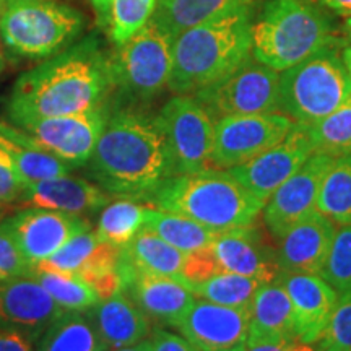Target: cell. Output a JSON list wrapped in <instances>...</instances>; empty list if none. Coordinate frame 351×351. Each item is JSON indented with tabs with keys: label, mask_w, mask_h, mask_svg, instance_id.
<instances>
[{
	"label": "cell",
	"mask_w": 351,
	"mask_h": 351,
	"mask_svg": "<svg viewBox=\"0 0 351 351\" xmlns=\"http://www.w3.org/2000/svg\"><path fill=\"white\" fill-rule=\"evenodd\" d=\"M111 101L109 52L96 34H90L21 73L8 95L7 114L19 125L39 117L85 112Z\"/></svg>",
	"instance_id": "6da1fadb"
},
{
	"label": "cell",
	"mask_w": 351,
	"mask_h": 351,
	"mask_svg": "<svg viewBox=\"0 0 351 351\" xmlns=\"http://www.w3.org/2000/svg\"><path fill=\"white\" fill-rule=\"evenodd\" d=\"M85 168L108 194L148 204L176 176L158 114L114 103Z\"/></svg>",
	"instance_id": "7a4b0ae2"
},
{
	"label": "cell",
	"mask_w": 351,
	"mask_h": 351,
	"mask_svg": "<svg viewBox=\"0 0 351 351\" xmlns=\"http://www.w3.org/2000/svg\"><path fill=\"white\" fill-rule=\"evenodd\" d=\"M252 5L179 33L173 43V70L168 88L194 95L230 75L252 56Z\"/></svg>",
	"instance_id": "3957f363"
},
{
	"label": "cell",
	"mask_w": 351,
	"mask_h": 351,
	"mask_svg": "<svg viewBox=\"0 0 351 351\" xmlns=\"http://www.w3.org/2000/svg\"><path fill=\"white\" fill-rule=\"evenodd\" d=\"M150 204L195 219L215 231L256 225L265 207L230 171L210 168L173 176Z\"/></svg>",
	"instance_id": "277c9868"
},
{
	"label": "cell",
	"mask_w": 351,
	"mask_h": 351,
	"mask_svg": "<svg viewBox=\"0 0 351 351\" xmlns=\"http://www.w3.org/2000/svg\"><path fill=\"white\" fill-rule=\"evenodd\" d=\"M335 44L330 19L307 0H265L252 21V57L276 72Z\"/></svg>",
	"instance_id": "5b68a950"
},
{
	"label": "cell",
	"mask_w": 351,
	"mask_h": 351,
	"mask_svg": "<svg viewBox=\"0 0 351 351\" xmlns=\"http://www.w3.org/2000/svg\"><path fill=\"white\" fill-rule=\"evenodd\" d=\"M86 29V16L62 0H7L0 38L13 57L41 60L52 57Z\"/></svg>",
	"instance_id": "8992f818"
},
{
	"label": "cell",
	"mask_w": 351,
	"mask_h": 351,
	"mask_svg": "<svg viewBox=\"0 0 351 351\" xmlns=\"http://www.w3.org/2000/svg\"><path fill=\"white\" fill-rule=\"evenodd\" d=\"M351 98V75L335 46L280 72L278 112L300 124H315Z\"/></svg>",
	"instance_id": "52a82bcc"
},
{
	"label": "cell",
	"mask_w": 351,
	"mask_h": 351,
	"mask_svg": "<svg viewBox=\"0 0 351 351\" xmlns=\"http://www.w3.org/2000/svg\"><path fill=\"white\" fill-rule=\"evenodd\" d=\"M174 36L150 20L109 52L112 103L140 106L168 88L173 70Z\"/></svg>",
	"instance_id": "ba28073f"
},
{
	"label": "cell",
	"mask_w": 351,
	"mask_h": 351,
	"mask_svg": "<svg viewBox=\"0 0 351 351\" xmlns=\"http://www.w3.org/2000/svg\"><path fill=\"white\" fill-rule=\"evenodd\" d=\"M280 72L251 56L230 75L194 93L213 121L226 116L278 112Z\"/></svg>",
	"instance_id": "9c48e42d"
},
{
	"label": "cell",
	"mask_w": 351,
	"mask_h": 351,
	"mask_svg": "<svg viewBox=\"0 0 351 351\" xmlns=\"http://www.w3.org/2000/svg\"><path fill=\"white\" fill-rule=\"evenodd\" d=\"M173 160L174 174L208 169L215 121L195 96L176 95L158 112Z\"/></svg>",
	"instance_id": "30bf717a"
},
{
	"label": "cell",
	"mask_w": 351,
	"mask_h": 351,
	"mask_svg": "<svg viewBox=\"0 0 351 351\" xmlns=\"http://www.w3.org/2000/svg\"><path fill=\"white\" fill-rule=\"evenodd\" d=\"M295 121L282 112L226 116L215 121L210 169H231L275 147L289 134Z\"/></svg>",
	"instance_id": "8fae6325"
},
{
	"label": "cell",
	"mask_w": 351,
	"mask_h": 351,
	"mask_svg": "<svg viewBox=\"0 0 351 351\" xmlns=\"http://www.w3.org/2000/svg\"><path fill=\"white\" fill-rule=\"evenodd\" d=\"M112 101L90 111L69 116L39 117L15 125L51 152L52 155L75 168H85L109 119Z\"/></svg>",
	"instance_id": "7c38bea8"
},
{
	"label": "cell",
	"mask_w": 351,
	"mask_h": 351,
	"mask_svg": "<svg viewBox=\"0 0 351 351\" xmlns=\"http://www.w3.org/2000/svg\"><path fill=\"white\" fill-rule=\"evenodd\" d=\"M335 158L315 152L288 181H285L262 210L263 228L276 244L287 232L315 210L320 186Z\"/></svg>",
	"instance_id": "4fadbf2b"
},
{
	"label": "cell",
	"mask_w": 351,
	"mask_h": 351,
	"mask_svg": "<svg viewBox=\"0 0 351 351\" xmlns=\"http://www.w3.org/2000/svg\"><path fill=\"white\" fill-rule=\"evenodd\" d=\"M315 153L306 124L295 122L282 142L252 158L247 163L228 169L251 194L263 204Z\"/></svg>",
	"instance_id": "5bb4252c"
},
{
	"label": "cell",
	"mask_w": 351,
	"mask_h": 351,
	"mask_svg": "<svg viewBox=\"0 0 351 351\" xmlns=\"http://www.w3.org/2000/svg\"><path fill=\"white\" fill-rule=\"evenodd\" d=\"M176 328L202 351H244L249 309L195 300Z\"/></svg>",
	"instance_id": "9a60e30c"
},
{
	"label": "cell",
	"mask_w": 351,
	"mask_h": 351,
	"mask_svg": "<svg viewBox=\"0 0 351 351\" xmlns=\"http://www.w3.org/2000/svg\"><path fill=\"white\" fill-rule=\"evenodd\" d=\"M119 269L122 291L142 309L148 319L160 326L176 328L195 301L192 285L182 280L137 270L122 262V258Z\"/></svg>",
	"instance_id": "2e32d148"
},
{
	"label": "cell",
	"mask_w": 351,
	"mask_h": 351,
	"mask_svg": "<svg viewBox=\"0 0 351 351\" xmlns=\"http://www.w3.org/2000/svg\"><path fill=\"white\" fill-rule=\"evenodd\" d=\"M64 313L32 271L0 282V326L26 333L34 343Z\"/></svg>",
	"instance_id": "e0dca14e"
},
{
	"label": "cell",
	"mask_w": 351,
	"mask_h": 351,
	"mask_svg": "<svg viewBox=\"0 0 351 351\" xmlns=\"http://www.w3.org/2000/svg\"><path fill=\"white\" fill-rule=\"evenodd\" d=\"M21 252L32 263L46 261L73 236L91 230L90 221L80 215L29 207L5 218Z\"/></svg>",
	"instance_id": "ac0fdd59"
},
{
	"label": "cell",
	"mask_w": 351,
	"mask_h": 351,
	"mask_svg": "<svg viewBox=\"0 0 351 351\" xmlns=\"http://www.w3.org/2000/svg\"><path fill=\"white\" fill-rule=\"evenodd\" d=\"M210 251L219 271L251 276L262 283L275 282L280 275L276 249L257 225L218 231Z\"/></svg>",
	"instance_id": "d6986e66"
},
{
	"label": "cell",
	"mask_w": 351,
	"mask_h": 351,
	"mask_svg": "<svg viewBox=\"0 0 351 351\" xmlns=\"http://www.w3.org/2000/svg\"><path fill=\"white\" fill-rule=\"evenodd\" d=\"M293 306V330L301 343L314 345L326 330L340 295L320 275L280 271Z\"/></svg>",
	"instance_id": "ffe728a7"
},
{
	"label": "cell",
	"mask_w": 351,
	"mask_h": 351,
	"mask_svg": "<svg viewBox=\"0 0 351 351\" xmlns=\"http://www.w3.org/2000/svg\"><path fill=\"white\" fill-rule=\"evenodd\" d=\"M335 223L317 210L311 212L283 236L276 247L280 271L320 275L330 252Z\"/></svg>",
	"instance_id": "44dd1931"
},
{
	"label": "cell",
	"mask_w": 351,
	"mask_h": 351,
	"mask_svg": "<svg viewBox=\"0 0 351 351\" xmlns=\"http://www.w3.org/2000/svg\"><path fill=\"white\" fill-rule=\"evenodd\" d=\"M108 194L98 184L70 174L43 179L29 184L23 202L29 207L56 210V212L82 215L95 213L109 204Z\"/></svg>",
	"instance_id": "7402d4cb"
},
{
	"label": "cell",
	"mask_w": 351,
	"mask_h": 351,
	"mask_svg": "<svg viewBox=\"0 0 351 351\" xmlns=\"http://www.w3.org/2000/svg\"><path fill=\"white\" fill-rule=\"evenodd\" d=\"M98 333L99 343L106 350H116L147 340L152 335V320L142 309L119 291L86 311Z\"/></svg>",
	"instance_id": "603a6c76"
},
{
	"label": "cell",
	"mask_w": 351,
	"mask_h": 351,
	"mask_svg": "<svg viewBox=\"0 0 351 351\" xmlns=\"http://www.w3.org/2000/svg\"><path fill=\"white\" fill-rule=\"evenodd\" d=\"M295 340L293 306L287 289L278 280L262 283L249 307L247 345L262 341Z\"/></svg>",
	"instance_id": "cb8c5ba5"
},
{
	"label": "cell",
	"mask_w": 351,
	"mask_h": 351,
	"mask_svg": "<svg viewBox=\"0 0 351 351\" xmlns=\"http://www.w3.org/2000/svg\"><path fill=\"white\" fill-rule=\"evenodd\" d=\"M0 147L8 153L23 181L28 184L43 179L70 174L73 168L43 148L26 132L7 122H0Z\"/></svg>",
	"instance_id": "d4e9b609"
},
{
	"label": "cell",
	"mask_w": 351,
	"mask_h": 351,
	"mask_svg": "<svg viewBox=\"0 0 351 351\" xmlns=\"http://www.w3.org/2000/svg\"><path fill=\"white\" fill-rule=\"evenodd\" d=\"M252 2L254 0H158L152 19L176 38L189 28L252 5Z\"/></svg>",
	"instance_id": "484cf974"
},
{
	"label": "cell",
	"mask_w": 351,
	"mask_h": 351,
	"mask_svg": "<svg viewBox=\"0 0 351 351\" xmlns=\"http://www.w3.org/2000/svg\"><path fill=\"white\" fill-rule=\"evenodd\" d=\"M122 262L134 269L148 274L171 276L186 282L182 278V267L186 254L173 247L155 232L142 228L129 244L122 247Z\"/></svg>",
	"instance_id": "4316f807"
},
{
	"label": "cell",
	"mask_w": 351,
	"mask_h": 351,
	"mask_svg": "<svg viewBox=\"0 0 351 351\" xmlns=\"http://www.w3.org/2000/svg\"><path fill=\"white\" fill-rule=\"evenodd\" d=\"M143 228L153 231L184 254L208 249L218 234V231L195 219L156 207L147 208Z\"/></svg>",
	"instance_id": "83f0119b"
},
{
	"label": "cell",
	"mask_w": 351,
	"mask_h": 351,
	"mask_svg": "<svg viewBox=\"0 0 351 351\" xmlns=\"http://www.w3.org/2000/svg\"><path fill=\"white\" fill-rule=\"evenodd\" d=\"M36 343V351H101L104 348L86 311H65Z\"/></svg>",
	"instance_id": "f1b7e54d"
},
{
	"label": "cell",
	"mask_w": 351,
	"mask_h": 351,
	"mask_svg": "<svg viewBox=\"0 0 351 351\" xmlns=\"http://www.w3.org/2000/svg\"><path fill=\"white\" fill-rule=\"evenodd\" d=\"M315 210L335 225H351V153L333 160L320 186Z\"/></svg>",
	"instance_id": "f546056e"
},
{
	"label": "cell",
	"mask_w": 351,
	"mask_h": 351,
	"mask_svg": "<svg viewBox=\"0 0 351 351\" xmlns=\"http://www.w3.org/2000/svg\"><path fill=\"white\" fill-rule=\"evenodd\" d=\"M147 208L138 200L125 197L109 202L99 215L96 234L101 241L124 247L143 228Z\"/></svg>",
	"instance_id": "4dcf8cb0"
},
{
	"label": "cell",
	"mask_w": 351,
	"mask_h": 351,
	"mask_svg": "<svg viewBox=\"0 0 351 351\" xmlns=\"http://www.w3.org/2000/svg\"><path fill=\"white\" fill-rule=\"evenodd\" d=\"M261 285V280L251 278V276L218 271L205 282L194 285L192 291L200 300L215 302V304L249 309Z\"/></svg>",
	"instance_id": "1f68e13d"
},
{
	"label": "cell",
	"mask_w": 351,
	"mask_h": 351,
	"mask_svg": "<svg viewBox=\"0 0 351 351\" xmlns=\"http://www.w3.org/2000/svg\"><path fill=\"white\" fill-rule=\"evenodd\" d=\"M32 275L65 311H88L99 302L93 288L77 274L32 267Z\"/></svg>",
	"instance_id": "d6a6232c"
},
{
	"label": "cell",
	"mask_w": 351,
	"mask_h": 351,
	"mask_svg": "<svg viewBox=\"0 0 351 351\" xmlns=\"http://www.w3.org/2000/svg\"><path fill=\"white\" fill-rule=\"evenodd\" d=\"M315 152L326 153L332 158H340L351 153V98L341 106L320 119L307 125Z\"/></svg>",
	"instance_id": "836d02e7"
},
{
	"label": "cell",
	"mask_w": 351,
	"mask_h": 351,
	"mask_svg": "<svg viewBox=\"0 0 351 351\" xmlns=\"http://www.w3.org/2000/svg\"><path fill=\"white\" fill-rule=\"evenodd\" d=\"M158 0H112L108 34L114 46L142 29L155 13Z\"/></svg>",
	"instance_id": "e575fe53"
},
{
	"label": "cell",
	"mask_w": 351,
	"mask_h": 351,
	"mask_svg": "<svg viewBox=\"0 0 351 351\" xmlns=\"http://www.w3.org/2000/svg\"><path fill=\"white\" fill-rule=\"evenodd\" d=\"M99 238L96 231H83L80 234L73 236L69 243H65L62 247L46 261L33 263V267L46 270L57 271H69V274H78L83 267L90 261L93 252L99 244Z\"/></svg>",
	"instance_id": "d590c367"
},
{
	"label": "cell",
	"mask_w": 351,
	"mask_h": 351,
	"mask_svg": "<svg viewBox=\"0 0 351 351\" xmlns=\"http://www.w3.org/2000/svg\"><path fill=\"white\" fill-rule=\"evenodd\" d=\"M339 295L351 293V225H340L320 274Z\"/></svg>",
	"instance_id": "8d00e7d4"
},
{
	"label": "cell",
	"mask_w": 351,
	"mask_h": 351,
	"mask_svg": "<svg viewBox=\"0 0 351 351\" xmlns=\"http://www.w3.org/2000/svg\"><path fill=\"white\" fill-rule=\"evenodd\" d=\"M315 351H351V293L340 295L330 322L314 343Z\"/></svg>",
	"instance_id": "74e56055"
},
{
	"label": "cell",
	"mask_w": 351,
	"mask_h": 351,
	"mask_svg": "<svg viewBox=\"0 0 351 351\" xmlns=\"http://www.w3.org/2000/svg\"><path fill=\"white\" fill-rule=\"evenodd\" d=\"M33 263L21 252L5 219L0 221V282L32 271Z\"/></svg>",
	"instance_id": "f35d334b"
},
{
	"label": "cell",
	"mask_w": 351,
	"mask_h": 351,
	"mask_svg": "<svg viewBox=\"0 0 351 351\" xmlns=\"http://www.w3.org/2000/svg\"><path fill=\"white\" fill-rule=\"evenodd\" d=\"M28 184L23 181L12 158L0 147V207L23 200Z\"/></svg>",
	"instance_id": "ab89813d"
},
{
	"label": "cell",
	"mask_w": 351,
	"mask_h": 351,
	"mask_svg": "<svg viewBox=\"0 0 351 351\" xmlns=\"http://www.w3.org/2000/svg\"><path fill=\"white\" fill-rule=\"evenodd\" d=\"M218 263L217 258L208 249H200V251H194L186 254L182 267V278L186 280L189 285H194L205 282L210 276L218 274Z\"/></svg>",
	"instance_id": "60d3db41"
},
{
	"label": "cell",
	"mask_w": 351,
	"mask_h": 351,
	"mask_svg": "<svg viewBox=\"0 0 351 351\" xmlns=\"http://www.w3.org/2000/svg\"><path fill=\"white\" fill-rule=\"evenodd\" d=\"M150 340L153 351H202L186 337L165 330V328H153Z\"/></svg>",
	"instance_id": "b9f144b4"
},
{
	"label": "cell",
	"mask_w": 351,
	"mask_h": 351,
	"mask_svg": "<svg viewBox=\"0 0 351 351\" xmlns=\"http://www.w3.org/2000/svg\"><path fill=\"white\" fill-rule=\"evenodd\" d=\"M0 351H36L34 340L15 328L0 326Z\"/></svg>",
	"instance_id": "7bdbcfd3"
},
{
	"label": "cell",
	"mask_w": 351,
	"mask_h": 351,
	"mask_svg": "<svg viewBox=\"0 0 351 351\" xmlns=\"http://www.w3.org/2000/svg\"><path fill=\"white\" fill-rule=\"evenodd\" d=\"M91 7L95 10V19L99 28L106 29L109 26V19H111V5L112 0H90Z\"/></svg>",
	"instance_id": "ee69618b"
},
{
	"label": "cell",
	"mask_w": 351,
	"mask_h": 351,
	"mask_svg": "<svg viewBox=\"0 0 351 351\" xmlns=\"http://www.w3.org/2000/svg\"><path fill=\"white\" fill-rule=\"evenodd\" d=\"M295 345V340H282V341H262V343L247 345L244 351H289Z\"/></svg>",
	"instance_id": "f6af8a7d"
},
{
	"label": "cell",
	"mask_w": 351,
	"mask_h": 351,
	"mask_svg": "<svg viewBox=\"0 0 351 351\" xmlns=\"http://www.w3.org/2000/svg\"><path fill=\"white\" fill-rule=\"evenodd\" d=\"M319 2L339 15H345L346 19L351 16V0H319Z\"/></svg>",
	"instance_id": "bcb514c9"
},
{
	"label": "cell",
	"mask_w": 351,
	"mask_h": 351,
	"mask_svg": "<svg viewBox=\"0 0 351 351\" xmlns=\"http://www.w3.org/2000/svg\"><path fill=\"white\" fill-rule=\"evenodd\" d=\"M101 351H153L152 346V340L148 337L147 340L138 341V343L130 345V346H122V348H116V350H106V348H101Z\"/></svg>",
	"instance_id": "7dc6e473"
},
{
	"label": "cell",
	"mask_w": 351,
	"mask_h": 351,
	"mask_svg": "<svg viewBox=\"0 0 351 351\" xmlns=\"http://www.w3.org/2000/svg\"><path fill=\"white\" fill-rule=\"evenodd\" d=\"M341 59H343L346 69H348V72H350V75H351V46L345 47L343 52H341Z\"/></svg>",
	"instance_id": "c3c4849f"
},
{
	"label": "cell",
	"mask_w": 351,
	"mask_h": 351,
	"mask_svg": "<svg viewBox=\"0 0 351 351\" xmlns=\"http://www.w3.org/2000/svg\"><path fill=\"white\" fill-rule=\"evenodd\" d=\"M289 351H315L313 345L309 343H301V341H295V345L291 346Z\"/></svg>",
	"instance_id": "681fc988"
},
{
	"label": "cell",
	"mask_w": 351,
	"mask_h": 351,
	"mask_svg": "<svg viewBox=\"0 0 351 351\" xmlns=\"http://www.w3.org/2000/svg\"><path fill=\"white\" fill-rule=\"evenodd\" d=\"M343 29H345L346 36H348V39L351 41V16H348V19L345 20V23H343Z\"/></svg>",
	"instance_id": "f907efd6"
},
{
	"label": "cell",
	"mask_w": 351,
	"mask_h": 351,
	"mask_svg": "<svg viewBox=\"0 0 351 351\" xmlns=\"http://www.w3.org/2000/svg\"><path fill=\"white\" fill-rule=\"evenodd\" d=\"M3 70H5V56H3L2 47H0V75L3 73Z\"/></svg>",
	"instance_id": "816d5d0a"
},
{
	"label": "cell",
	"mask_w": 351,
	"mask_h": 351,
	"mask_svg": "<svg viewBox=\"0 0 351 351\" xmlns=\"http://www.w3.org/2000/svg\"><path fill=\"white\" fill-rule=\"evenodd\" d=\"M5 2H7V0H0V19H2L3 8H5Z\"/></svg>",
	"instance_id": "f5cc1de1"
},
{
	"label": "cell",
	"mask_w": 351,
	"mask_h": 351,
	"mask_svg": "<svg viewBox=\"0 0 351 351\" xmlns=\"http://www.w3.org/2000/svg\"><path fill=\"white\" fill-rule=\"evenodd\" d=\"M3 215H5V213H3V210H2V207H0V221H2V219H3Z\"/></svg>",
	"instance_id": "db71d44e"
}]
</instances>
